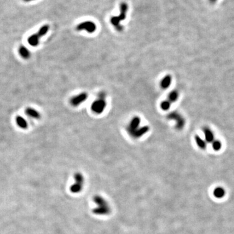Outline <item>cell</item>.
Returning <instances> with one entry per match:
<instances>
[{
	"label": "cell",
	"instance_id": "1",
	"mask_svg": "<svg viewBox=\"0 0 234 234\" xmlns=\"http://www.w3.org/2000/svg\"><path fill=\"white\" fill-rule=\"evenodd\" d=\"M93 201L96 204V207L92 210L93 214L98 216H107L111 213V207L109 203L101 195H95L93 198Z\"/></svg>",
	"mask_w": 234,
	"mask_h": 234
},
{
	"label": "cell",
	"instance_id": "2",
	"mask_svg": "<svg viewBox=\"0 0 234 234\" xmlns=\"http://www.w3.org/2000/svg\"><path fill=\"white\" fill-rule=\"evenodd\" d=\"M74 182L70 187V191L73 194L80 193L83 189L85 185V177L80 172H76L73 175Z\"/></svg>",
	"mask_w": 234,
	"mask_h": 234
},
{
	"label": "cell",
	"instance_id": "3",
	"mask_svg": "<svg viewBox=\"0 0 234 234\" xmlns=\"http://www.w3.org/2000/svg\"><path fill=\"white\" fill-rule=\"evenodd\" d=\"M77 31H86L89 33H93L96 30V25L91 21H85L78 24L76 27Z\"/></svg>",
	"mask_w": 234,
	"mask_h": 234
},
{
	"label": "cell",
	"instance_id": "4",
	"mask_svg": "<svg viewBox=\"0 0 234 234\" xmlns=\"http://www.w3.org/2000/svg\"><path fill=\"white\" fill-rule=\"evenodd\" d=\"M107 103L105 99H98L91 105V110L96 114H101L105 110Z\"/></svg>",
	"mask_w": 234,
	"mask_h": 234
},
{
	"label": "cell",
	"instance_id": "5",
	"mask_svg": "<svg viewBox=\"0 0 234 234\" xmlns=\"http://www.w3.org/2000/svg\"><path fill=\"white\" fill-rule=\"evenodd\" d=\"M88 95L86 93H81L76 96H73L70 99V103L72 106L77 107L80 106L81 103H83L86 101L87 99Z\"/></svg>",
	"mask_w": 234,
	"mask_h": 234
},
{
	"label": "cell",
	"instance_id": "6",
	"mask_svg": "<svg viewBox=\"0 0 234 234\" xmlns=\"http://www.w3.org/2000/svg\"><path fill=\"white\" fill-rule=\"evenodd\" d=\"M141 123V119L138 116H134L130 121V122L127 128V131L130 135L131 134L138 128Z\"/></svg>",
	"mask_w": 234,
	"mask_h": 234
},
{
	"label": "cell",
	"instance_id": "7",
	"mask_svg": "<svg viewBox=\"0 0 234 234\" xmlns=\"http://www.w3.org/2000/svg\"><path fill=\"white\" fill-rule=\"evenodd\" d=\"M149 131V127L147 126V125H145V126H142L141 128H138L135 131H134L130 136L133 137V138H139L142 137L143 135H145L147 132Z\"/></svg>",
	"mask_w": 234,
	"mask_h": 234
},
{
	"label": "cell",
	"instance_id": "8",
	"mask_svg": "<svg viewBox=\"0 0 234 234\" xmlns=\"http://www.w3.org/2000/svg\"><path fill=\"white\" fill-rule=\"evenodd\" d=\"M168 118L170 119H174L177 122V128L181 129L184 125V120L181 118V116L176 112H172L168 115Z\"/></svg>",
	"mask_w": 234,
	"mask_h": 234
},
{
	"label": "cell",
	"instance_id": "9",
	"mask_svg": "<svg viewBox=\"0 0 234 234\" xmlns=\"http://www.w3.org/2000/svg\"><path fill=\"white\" fill-rule=\"evenodd\" d=\"M110 21H111V24L112 25V26H113V27L119 32H122L123 31V27H122V25L120 24L121 20L119 18V16L111 17Z\"/></svg>",
	"mask_w": 234,
	"mask_h": 234
},
{
	"label": "cell",
	"instance_id": "10",
	"mask_svg": "<svg viewBox=\"0 0 234 234\" xmlns=\"http://www.w3.org/2000/svg\"><path fill=\"white\" fill-rule=\"evenodd\" d=\"M128 10V5L126 3L122 2L120 5V15H119V18L120 20H124L126 18V15Z\"/></svg>",
	"mask_w": 234,
	"mask_h": 234
},
{
	"label": "cell",
	"instance_id": "11",
	"mask_svg": "<svg viewBox=\"0 0 234 234\" xmlns=\"http://www.w3.org/2000/svg\"><path fill=\"white\" fill-rule=\"evenodd\" d=\"M171 81H172V77L170 75H167L164 76L162 80L161 81V83H160V86L163 89H167L169 86L171 84Z\"/></svg>",
	"mask_w": 234,
	"mask_h": 234
},
{
	"label": "cell",
	"instance_id": "12",
	"mask_svg": "<svg viewBox=\"0 0 234 234\" xmlns=\"http://www.w3.org/2000/svg\"><path fill=\"white\" fill-rule=\"evenodd\" d=\"M25 113L29 116L32 117L33 119H38L41 117L40 113H39L37 110L33 109V108H28V109L25 110Z\"/></svg>",
	"mask_w": 234,
	"mask_h": 234
},
{
	"label": "cell",
	"instance_id": "13",
	"mask_svg": "<svg viewBox=\"0 0 234 234\" xmlns=\"http://www.w3.org/2000/svg\"><path fill=\"white\" fill-rule=\"evenodd\" d=\"M39 37L37 34H34L28 38L29 44L32 46H37L39 43Z\"/></svg>",
	"mask_w": 234,
	"mask_h": 234
},
{
	"label": "cell",
	"instance_id": "14",
	"mask_svg": "<svg viewBox=\"0 0 234 234\" xmlns=\"http://www.w3.org/2000/svg\"><path fill=\"white\" fill-rule=\"evenodd\" d=\"M203 132H204L205 138L207 142H211L213 141L214 135L210 129H209L208 128H204L203 129Z\"/></svg>",
	"mask_w": 234,
	"mask_h": 234
},
{
	"label": "cell",
	"instance_id": "15",
	"mask_svg": "<svg viewBox=\"0 0 234 234\" xmlns=\"http://www.w3.org/2000/svg\"><path fill=\"white\" fill-rule=\"evenodd\" d=\"M16 121L17 124H18V126L20 127L21 128L25 129V128H28V122H27V121H26L23 118V117L17 116L16 117Z\"/></svg>",
	"mask_w": 234,
	"mask_h": 234
},
{
	"label": "cell",
	"instance_id": "16",
	"mask_svg": "<svg viewBox=\"0 0 234 234\" xmlns=\"http://www.w3.org/2000/svg\"><path fill=\"white\" fill-rule=\"evenodd\" d=\"M213 194H214V196L215 197L218 198H223L225 195V190L220 187H216L214 190Z\"/></svg>",
	"mask_w": 234,
	"mask_h": 234
},
{
	"label": "cell",
	"instance_id": "17",
	"mask_svg": "<svg viewBox=\"0 0 234 234\" xmlns=\"http://www.w3.org/2000/svg\"><path fill=\"white\" fill-rule=\"evenodd\" d=\"M19 54L24 59H28L30 57L29 51L24 46H21L20 47Z\"/></svg>",
	"mask_w": 234,
	"mask_h": 234
},
{
	"label": "cell",
	"instance_id": "18",
	"mask_svg": "<svg viewBox=\"0 0 234 234\" xmlns=\"http://www.w3.org/2000/svg\"><path fill=\"white\" fill-rule=\"evenodd\" d=\"M49 29H50V27H49L48 25H45L44 26H42V27H41L40 28V29L38 30L37 34L41 38L44 35H45V34L47 33V31H49Z\"/></svg>",
	"mask_w": 234,
	"mask_h": 234
},
{
	"label": "cell",
	"instance_id": "19",
	"mask_svg": "<svg viewBox=\"0 0 234 234\" xmlns=\"http://www.w3.org/2000/svg\"><path fill=\"white\" fill-rule=\"evenodd\" d=\"M195 141H196V142L197 145L200 147V148L202 149H205L206 147V142L203 141V139H202V138L197 135L196 137H195Z\"/></svg>",
	"mask_w": 234,
	"mask_h": 234
},
{
	"label": "cell",
	"instance_id": "20",
	"mask_svg": "<svg viewBox=\"0 0 234 234\" xmlns=\"http://www.w3.org/2000/svg\"><path fill=\"white\" fill-rule=\"evenodd\" d=\"M177 98H178V93L176 90L172 91V92L168 95V101L170 102H176Z\"/></svg>",
	"mask_w": 234,
	"mask_h": 234
},
{
	"label": "cell",
	"instance_id": "21",
	"mask_svg": "<svg viewBox=\"0 0 234 234\" xmlns=\"http://www.w3.org/2000/svg\"><path fill=\"white\" fill-rule=\"evenodd\" d=\"M170 107H171V102L169 101L165 100L161 102V108L163 111H167L170 109Z\"/></svg>",
	"mask_w": 234,
	"mask_h": 234
},
{
	"label": "cell",
	"instance_id": "22",
	"mask_svg": "<svg viewBox=\"0 0 234 234\" xmlns=\"http://www.w3.org/2000/svg\"><path fill=\"white\" fill-rule=\"evenodd\" d=\"M212 146H213V148L217 151L219 150L221 148V146H222V145H221V142L218 141V140H215L213 141V143H212Z\"/></svg>",
	"mask_w": 234,
	"mask_h": 234
}]
</instances>
